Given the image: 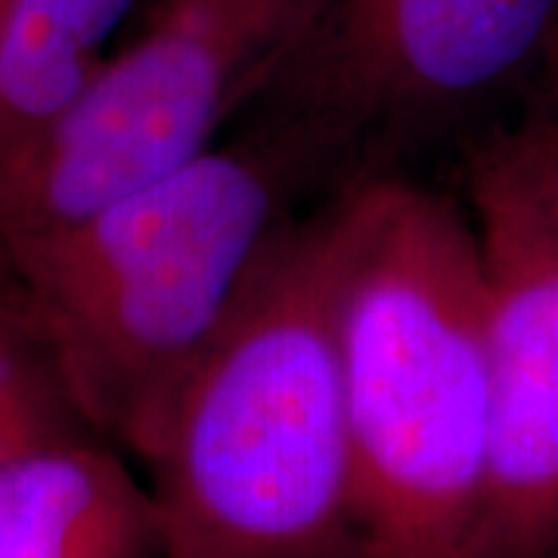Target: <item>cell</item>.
<instances>
[{
	"label": "cell",
	"mask_w": 558,
	"mask_h": 558,
	"mask_svg": "<svg viewBox=\"0 0 558 558\" xmlns=\"http://www.w3.org/2000/svg\"><path fill=\"white\" fill-rule=\"evenodd\" d=\"M323 0H165L60 119L0 161V248L53 236L186 168Z\"/></svg>",
	"instance_id": "cell-4"
},
{
	"label": "cell",
	"mask_w": 558,
	"mask_h": 558,
	"mask_svg": "<svg viewBox=\"0 0 558 558\" xmlns=\"http://www.w3.org/2000/svg\"><path fill=\"white\" fill-rule=\"evenodd\" d=\"M549 558H558V546H556V549H553V553H549Z\"/></svg>",
	"instance_id": "cell-12"
},
{
	"label": "cell",
	"mask_w": 558,
	"mask_h": 558,
	"mask_svg": "<svg viewBox=\"0 0 558 558\" xmlns=\"http://www.w3.org/2000/svg\"><path fill=\"white\" fill-rule=\"evenodd\" d=\"M558 0H323L282 65L344 121L472 100L539 60Z\"/></svg>",
	"instance_id": "cell-6"
},
{
	"label": "cell",
	"mask_w": 558,
	"mask_h": 558,
	"mask_svg": "<svg viewBox=\"0 0 558 558\" xmlns=\"http://www.w3.org/2000/svg\"><path fill=\"white\" fill-rule=\"evenodd\" d=\"M87 435L97 432L81 413L53 341L0 264V469L38 447Z\"/></svg>",
	"instance_id": "cell-9"
},
{
	"label": "cell",
	"mask_w": 558,
	"mask_h": 558,
	"mask_svg": "<svg viewBox=\"0 0 558 558\" xmlns=\"http://www.w3.org/2000/svg\"><path fill=\"white\" fill-rule=\"evenodd\" d=\"M487 286L490 459L465 558H549L558 546V220L502 137L469 159Z\"/></svg>",
	"instance_id": "cell-5"
},
{
	"label": "cell",
	"mask_w": 558,
	"mask_h": 558,
	"mask_svg": "<svg viewBox=\"0 0 558 558\" xmlns=\"http://www.w3.org/2000/svg\"><path fill=\"white\" fill-rule=\"evenodd\" d=\"M134 0H3L0 161L57 121L97 78Z\"/></svg>",
	"instance_id": "cell-8"
},
{
	"label": "cell",
	"mask_w": 558,
	"mask_h": 558,
	"mask_svg": "<svg viewBox=\"0 0 558 558\" xmlns=\"http://www.w3.org/2000/svg\"><path fill=\"white\" fill-rule=\"evenodd\" d=\"M339 218L336 332L360 558H465L494 422L475 223L407 180L351 190Z\"/></svg>",
	"instance_id": "cell-1"
},
{
	"label": "cell",
	"mask_w": 558,
	"mask_h": 558,
	"mask_svg": "<svg viewBox=\"0 0 558 558\" xmlns=\"http://www.w3.org/2000/svg\"><path fill=\"white\" fill-rule=\"evenodd\" d=\"M339 258V202L286 227L137 444L161 558H360Z\"/></svg>",
	"instance_id": "cell-2"
},
{
	"label": "cell",
	"mask_w": 558,
	"mask_h": 558,
	"mask_svg": "<svg viewBox=\"0 0 558 558\" xmlns=\"http://www.w3.org/2000/svg\"><path fill=\"white\" fill-rule=\"evenodd\" d=\"M0 558H161L153 490L100 435L22 453L0 469Z\"/></svg>",
	"instance_id": "cell-7"
},
{
	"label": "cell",
	"mask_w": 558,
	"mask_h": 558,
	"mask_svg": "<svg viewBox=\"0 0 558 558\" xmlns=\"http://www.w3.org/2000/svg\"><path fill=\"white\" fill-rule=\"evenodd\" d=\"M512 159L519 161L524 178L537 190L543 205L558 220V112L519 124L515 131L499 134Z\"/></svg>",
	"instance_id": "cell-10"
},
{
	"label": "cell",
	"mask_w": 558,
	"mask_h": 558,
	"mask_svg": "<svg viewBox=\"0 0 558 558\" xmlns=\"http://www.w3.org/2000/svg\"><path fill=\"white\" fill-rule=\"evenodd\" d=\"M286 190L274 149H205L84 223L0 248L97 435L137 450L286 233Z\"/></svg>",
	"instance_id": "cell-3"
},
{
	"label": "cell",
	"mask_w": 558,
	"mask_h": 558,
	"mask_svg": "<svg viewBox=\"0 0 558 558\" xmlns=\"http://www.w3.org/2000/svg\"><path fill=\"white\" fill-rule=\"evenodd\" d=\"M0 7H3V0H0Z\"/></svg>",
	"instance_id": "cell-13"
},
{
	"label": "cell",
	"mask_w": 558,
	"mask_h": 558,
	"mask_svg": "<svg viewBox=\"0 0 558 558\" xmlns=\"http://www.w3.org/2000/svg\"><path fill=\"white\" fill-rule=\"evenodd\" d=\"M539 69H543V84H546V94L549 100L556 102L558 112V22L556 28L549 32V38L543 44V53H539Z\"/></svg>",
	"instance_id": "cell-11"
}]
</instances>
